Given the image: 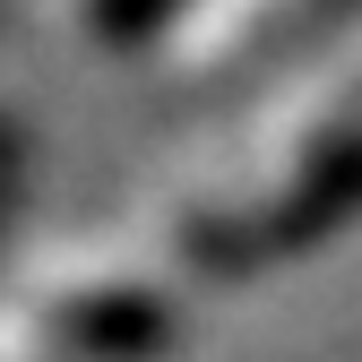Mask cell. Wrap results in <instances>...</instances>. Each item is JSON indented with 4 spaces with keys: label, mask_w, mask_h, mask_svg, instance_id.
Wrapping results in <instances>:
<instances>
[{
    "label": "cell",
    "mask_w": 362,
    "mask_h": 362,
    "mask_svg": "<svg viewBox=\"0 0 362 362\" xmlns=\"http://www.w3.org/2000/svg\"><path fill=\"white\" fill-rule=\"evenodd\" d=\"M18 164H26V121L0 95V224H9V199H18ZM0 276H9V267H0Z\"/></svg>",
    "instance_id": "obj_3"
},
{
    "label": "cell",
    "mask_w": 362,
    "mask_h": 362,
    "mask_svg": "<svg viewBox=\"0 0 362 362\" xmlns=\"http://www.w3.org/2000/svg\"><path fill=\"white\" fill-rule=\"evenodd\" d=\"M173 320L156 250H52L0 276V362H156Z\"/></svg>",
    "instance_id": "obj_2"
},
{
    "label": "cell",
    "mask_w": 362,
    "mask_h": 362,
    "mask_svg": "<svg viewBox=\"0 0 362 362\" xmlns=\"http://www.w3.org/2000/svg\"><path fill=\"white\" fill-rule=\"evenodd\" d=\"M362 207V35L276 86L224 147L164 190L156 259L173 276H250Z\"/></svg>",
    "instance_id": "obj_1"
}]
</instances>
